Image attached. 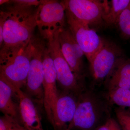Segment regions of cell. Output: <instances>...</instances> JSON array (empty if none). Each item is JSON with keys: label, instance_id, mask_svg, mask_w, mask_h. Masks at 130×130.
<instances>
[{"label": "cell", "instance_id": "cell-2", "mask_svg": "<svg viewBox=\"0 0 130 130\" xmlns=\"http://www.w3.org/2000/svg\"><path fill=\"white\" fill-rule=\"evenodd\" d=\"M32 49L31 39L25 47L0 59V77L16 89H21L26 86Z\"/></svg>", "mask_w": 130, "mask_h": 130}, {"label": "cell", "instance_id": "cell-3", "mask_svg": "<svg viewBox=\"0 0 130 130\" xmlns=\"http://www.w3.org/2000/svg\"><path fill=\"white\" fill-rule=\"evenodd\" d=\"M59 30L46 41L47 47L56 69L57 82L65 92L79 95L82 90L81 81L73 72L61 52L59 40Z\"/></svg>", "mask_w": 130, "mask_h": 130}, {"label": "cell", "instance_id": "cell-14", "mask_svg": "<svg viewBox=\"0 0 130 130\" xmlns=\"http://www.w3.org/2000/svg\"><path fill=\"white\" fill-rule=\"evenodd\" d=\"M18 97L16 89L5 79L0 77L1 111L4 115L13 118L21 124L19 118V115L20 116L19 103L14 100V98Z\"/></svg>", "mask_w": 130, "mask_h": 130}, {"label": "cell", "instance_id": "cell-16", "mask_svg": "<svg viewBox=\"0 0 130 130\" xmlns=\"http://www.w3.org/2000/svg\"><path fill=\"white\" fill-rule=\"evenodd\" d=\"M130 2V0L107 1L103 16V21L108 26L116 25L121 13Z\"/></svg>", "mask_w": 130, "mask_h": 130}, {"label": "cell", "instance_id": "cell-1", "mask_svg": "<svg viewBox=\"0 0 130 130\" xmlns=\"http://www.w3.org/2000/svg\"><path fill=\"white\" fill-rule=\"evenodd\" d=\"M1 10L0 20L3 23V43L0 59L20 51L30 42L37 27L38 7L18 8L5 5Z\"/></svg>", "mask_w": 130, "mask_h": 130}, {"label": "cell", "instance_id": "cell-20", "mask_svg": "<svg viewBox=\"0 0 130 130\" xmlns=\"http://www.w3.org/2000/svg\"><path fill=\"white\" fill-rule=\"evenodd\" d=\"M115 113L121 130H130V112L123 108H118Z\"/></svg>", "mask_w": 130, "mask_h": 130}, {"label": "cell", "instance_id": "cell-19", "mask_svg": "<svg viewBox=\"0 0 130 130\" xmlns=\"http://www.w3.org/2000/svg\"><path fill=\"white\" fill-rule=\"evenodd\" d=\"M21 126L18 120L7 115L0 118V130H20Z\"/></svg>", "mask_w": 130, "mask_h": 130}, {"label": "cell", "instance_id": "cell-15", "mask_svg": "<svg viewBox=\"0 0 130 130\" xmlns=\"http://www.w3.org/2000/svg\"><path fill=\"white\" fill-rule=\"evenodd\" d=\"M109 90L130 89V59L124 58L115 66L106 80Z\"/></svg>", "mask_w": 130, "mask_h": 130}, {"label": "cell", "instance_id": "cell-17", "mask_svg": "<svg viewBox=\"0 0 130 130\" xmlns=\"http://www.w3.org/2000/svg\"><path fill=\"white\" fill-rule=\"evenodd\" d=\"M112 102L121 107L130 108V89L116 88L109 90Z\"/></svg>", "mask_w": 130, "mask_h": 130}, {"label": "cell", "instance_id": "cell-23", "mask_svg": "<svg viewBox=\"0 0 130 130\" xmlns=\"http://www.w3.org/2000/svg\"><path fill=\"white\" fill-rule=\"evenodd\" d=\"M20 130H26V129H25L23 126H21V128H20Z\"/></svg>", "mask_w": 130, "mask_h": 130}, {"label": "cell", "instance_id": "cell-6", "mask_svg": "<svg viewBox=\"0 0 130 130\" xmlns=\"http://www.w3.org/2000/svg\"><path fill=\"white\" fill-rule=\"evenodd\" d=\"M124 57L123 51L118 45L104 39L101 47L89 63L94 79L100 82L106 80L115 66Z\"/></svg>", "mask_w": 130, "mask_h": 130}, {"label": "cell", "instance_id": "cell-8", "mask_svg": "<svg viewBox=\"0 0 130 130\" xmlns=\"http://www.w3.org/2000/svg\"><path fill=\"white\" fill-rule=\"evenodd\" d=\"M61 2L66 11L90 26L100 25L103 22L107 1L65 0Z\"/></svg>", "mask_w": 130, "mask_h": 130}, {"label": "cell", "instance_id": "cell-22", "mask_svg": "<svg viewBox=\"0 0 130 130\" xmlns=\"http://www.w3.org/2000/svg\"><path fill=\"white\" fill-rule=\"evenodd\" d=\"M96 130H122L119 123L113 119H108L106 123Z\"/></svg>", "mask_w": 130, "mask_h": 130}, {"label": "cell", "instance_id": "cell-5", "mask_svg": "<svg viewBox=\"0 0 130 130\" xmlns=\"http://www.w3.org/2000/svg\"><path fill=\"white\" fill-rule=\"evenodd\" d=\"M66 9L61 2L41 1L38 7L37 27L41 36L47 40L66 26Z\"/></svg>", "mask_w": 130, "mask_h": 130}, {"label": "cell", "instance_id": "cell-18", "mask_svg": "<svg viewBox=\"0 0 130 130\" xmlns=\"http://www.w3.org/2000/svg\"><path fill=\"white\" fill-rule=\"evenodd\" d=\"M116 25L124 38H130V2L121 13Z\"/></svg>", "mask_w": 130, "mask_h": 130}, {"label": "cell", "instance_id": "cell-9", "mask_svg": "<svg viewBox=\"0 0 130 130\" xmlns=\"http://www.w3.org/2000/svg\"><path fill=\"white\" fill-rule=\"evenodd\" d=\"M79 97L74 118L67 130H91L100 119L102 107L98 100L89 94H81Z\"/></svg>", "mask_w": 130, "mask_h": 130}, {"label": "cell", "instance_id": "cell-12", "mask_svg": "<svg viewBox=\"0 0 130 130\" xmlns=\"http://www.w3.org/2000/svg\"><path fill=\"white\" fill-rule=\"evenodd\" d=\"M75 96L65 91L59 95L54 113V130H67V124L72 121L76 109L78 100Z\"/></svg>", "mask_w": 130, "mask_h": 130}, {"label": "cell", "instance_id": "cell-11", "mask_svg": "<svg viewBox=\"0 0 130 130\" xmlns=\"http://www.w3.org/2000/svg\"><path fill=\"white\" fill-rule=\"evenodd\" d=\"M59 40L61 49L73 72L81 81L83 78L84 52L69 27L60 29Z\"/></svg>", "mask_w": 130, "mask_h": 130}, {"label": "cell", "instance_id": "cell-4", "mask_svg": "<svg viewBox=\"0 0 130 130\" xmlns=\"http://www.w3.org/2000/svg\"><path fill=\"white\" fill-rule=\"evenodd\" d=\"M32 49L29 69L26 80V90L30 96L43 103L44 68L43 55L46 42L43 39L32 37Z\"/></svg>", "mask_w": 130, "mask_h": 130}, {"label": "cell", "instance_id": "cell-21", "mask_svg": "<svg viewBox=\"0 0 130 130\" xmlns=\"http://www.w3.org/2000/svg\"><path fill=\"white\" fill-rule=\"evenodd\" d=\"M41 1L38 0H13L8 1L5 5L18 8H25L31 7H38Z\"/></svg>", "mask_w": 130, "mask_h": 130}, {"label": "cell", "instance_id": "cell-10", "mask_svg": "<svg viewBox=\"0 0 130 130\" xmlns=\"http://www.w3.org/2000/svg\"><path fill=\"white\" fill-rule=\"evenodd\" d=\"M43 65L44 72L43 104L47 117L53 125L54 112L59 95L56 86L57 75L56 69L49 53L47 44L43 52Z\"/></svg>", "mask_w": 130, "mask_h": 130}, {"label": "cell", "instance_id": "cell-7", "mask_svg": "<svg viewBox=\"0 0 130 130\" xmlns=\"http://www.w3.org/2000/svg\"><path fill=\"white\" fill-rule=\"evenodd\" d=\"M66 14L68 27L90 63L101 47L104 39L87 24L75 19L66 11Z\"/></svg>", "mask_w": 130, "mask_h": 130}, {"label": "cell", "instance_id": "cell-13", "mask_svg": "<svg viewBox=\"0 0 130 130\" xmlns=\"http://www.w3.org/2000/svg\"><path fill=\"white\" fill-rule=\"evenodd\" d=\"M16 90L22 125L27 130H43L41 118L30 96L21 89Z\"/></svg>", "mask_w": 130, "mask_h": 130}]
</instances>
